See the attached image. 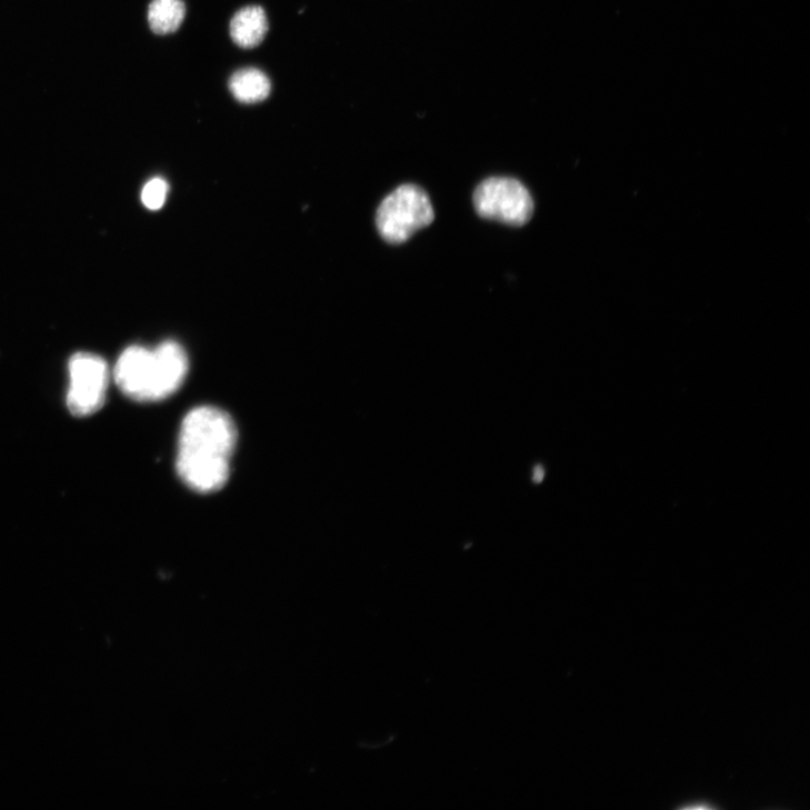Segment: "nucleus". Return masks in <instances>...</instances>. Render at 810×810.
I'll return each instance as SVG.
<instances>
[{
	"label": "nucleus",
	"instance_id": "obj_10",
	"mask_svg": "<svg viewBox=\"0 0 810 810\" xmlns=\"http://www.w3.org/2000/svg\"><path fill=\"white\" fill-rule=\"evenodd\" d=\"M544 478H546L544 469L542 467H537L532 473V481L534 483H540V482H543Z\"/></svg>",
	"mask_w": 810,
	"mask_h": 810
},
{
	"label": "nucleus",
	"instance_id": "obj_7",
	"mask_svg": "<svg viewBox=\"0 0 810 810\" xmlns=\"http://www.w3.org/2000/svg\"><path fill=\"white\" fill-rule=\"evenodd\" d=\"M230 92L243 104L264 101L272 90L269 78L259 69L244 68L236 71L229 80Z\"/></svg>",
	"mask_w": 810,
	"mask_h": 810
},
{
	"label": "nucleus",
	"instance_id": "obj_3",
	"mask_svg": "<svg viewBox=\"0 0 810 810\" xmlns=\"http://www.w3.org/2000/svg\"><path fill=\"white\" fill-rule=\"evenodd\" d=\"M434 219L427 193L411 184L392 192L380 206L377 224L382 238L393 244L408 241Z\"/></svg>",
	"mask_w": 810,
	"mask_h": 810
},
{
	"label": "nucleus",
	"instance_id": "obj_6",
	"mask_svg": "<svg viewBox=\"0 0 810 810\" xmlns=\"http://www.w3.org/2000/svg\"><path fill=\"white\" fill-rule=\"evenodd\" d=\"M268 32V20L260 7L240 10L232 19L230 34L233 42L243 49L258 47Z\"/></svg>",
	"mask_w": 810,
	"mask_h": 810
},
{
	"label": "nucleus",
	"instance_id": "obj_2",
	"mask_svg": "<svg viewBox=\"0 0 810 810\" xmlns=\"http://www.w3.org/2000/svg\"><path fill=\"white\" fill-rule=\"evenodd\" d=\"M189 358L182 346L166 341L156 349L133 346L118 360L116 381L121 391L139 402L161 401L184 383Z\"/></svg>",
	"mask_w": 810,
	"mask_h": 810
},
{
	"label": "nucleus",
	"instance_id": "obj_9",
	"mask_svg": "<svg viewBox=\"0 0 810 810\" xmlns=\"http://www.w3.org/2000/svg\"><path fill=\"white\" fill-rule=\"evenodd\" d=\"M168 189L169 188L164 179H151L143 188L141 196L144 207L153 211L161 209L166 202Z\"/></svg>",
	"mask_w": 810,
	"mask_h": 810
},
{
	"label": "nucleus",
	"instance_id": "obj_4",
	"mask_svg": "<svg viewBox=\"0 0 810 810\" xmlns=\"http://www.w3.org/2000/svg\"><path fill=\"white\" fill-rule=\"evenodd\" d=\"M474 207L480 217L520 227L529 222L533 201L519 180L493 177L484 180L474 193Z\"/></svg>",
	"mask_w": 810,
	"mask_h": 810
},
{
	"label": "nucleus",
	"instance_id": "obj_5",
	"mask_svg": "<svg viewBox=\"0 0 810 810\" xmlns=\"http://www.w3.org/2000/svg\"><path fill=\"white\" fill-rule=\"evenodd\" d=\"M70 386L67 406L77 417L94 414L104 404L110 373L102 358L92 353H77L69 363Z\"/></svg>",
	"mask_w": 810,
	"mask_h": 810
},
{
	"label": "nucleus",
	"instance_id": "obj_1",
	"mask_svg": "<svg viewBox=\"0 0 810 810\" xmlns=\"http://www.w3.org/2000/svg\"><path fill=\"white\" fill-rule=\"evenodd\" d=\"M237 443L233 420L213 407L192 410L180 427L176 469L182 481L200 493L222 489L230 477Z\"/></svg>",
	"mask_w": 810,
	"mask_h": 810
},
{
	"label": "nucleus",
	"instance_id": "obj_8",
	"mask_svg": "<svg viewBox=\"0 0 810 810\" xmlns=\"http://www.w3.org/2000/svg\"><path fill=\"white\" fill-rule=\"evenodd\" d=\"M186 14L183 0H152L148 11L150 29L159 36L173 33L182 26Z\"/></svg>",
	"mask_w": 810,
	"mask_h": 810
}]
</instances>
